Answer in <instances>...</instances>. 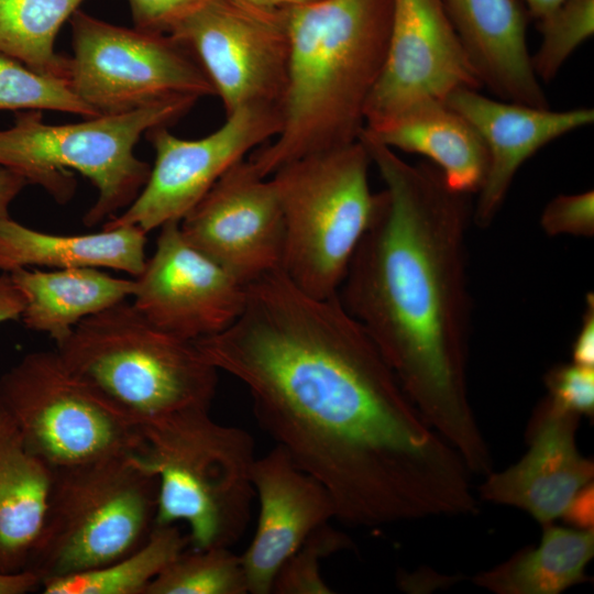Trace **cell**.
<instances>
[{"instance_id":"6da1fadb","label":"cell","mask_w":594,"mask_h":594,"mask_svg":"<svg viewBox=\"0 0 594 594\" xmlns=\"http://www.w3.org/2000/svg\"><path fill=\"white\" fill-rule=\"evenodd\" d=\"M195 344L246 387L261 427L326 487L336 519L373 528L479 513L464 460L338 295L312 297L273 270L246 284L229 328Z\"/></svg>"},{"instance_id":"7a4b0ae2","label":"cell","mask_w":594,"mask_h":594,"mask_svg":"<svg viewBox=\"0 0 594 594\" xmlns=\"http://www.w3.org/2000/svg\"><path fill=\"white\" fill-rule=\"evenodd\" d=\"M384 183L338 296L425 420L471 473L493 471L469 396L470 195L430 162L410 164L362 131Z\"/></svg>"},{"instance_id":"3957f363","label":"cell","mask_w":594,"mask_h":594,"mask_svg":"<svg viewBox=\"0 0 594 594\" xmlns=\"http://www.w3.org/2000/svg\"><path fill=\"white\" fill-rule=\"evenodd\" d=\"M286 12L290 52L283 125L248 158L263 177L359 140L387 53L393 0H315Z\"/></svg>"},{"instance_id":"277c9868","label":"cell","mask_w":594,"mask_h":594,"mask_svg":"<svg viewBox=\"0 0 594 594\" xmlns=\"http://www.w3.org/2000/svg\"><path fill=\"white\" fill-rule=\"evenodd\" d=\"M66 366L138 425L210 409L218 370L194 341L169 334L124 300L80 321L56 346Z\"/></svg>"},{"instance_id":"5b68a950","label":"cell","mask_w":594,"mask_h":594,"mask_svg":"<svg viewBox=\"0 0 594 594\" xmlns=\"http://www.w3.org/2000/svg\"><path fill=\"white\" fill-rule=\"evenodd\" d=\"M198 98L176 96L147 107L78 123L47 124L41 111L16 112L14 124L0 130V165L22 174L59 204L76 190L73 172L97 188L95 204L82 218L94 227L123 211L144 187L151 166L134 146L156 127H168L194 107Z\"/></svg>"},{"instance_id":"8992f818","label":"cell","mask_w":594,"mask_h":594,"mask_svg":"<svg viewBox=\"0 0 594 594\" xmlns=\"http://www.w3.org/2000/svg\"><path fill=\"white\" fill-rule=\"evenodd\" d=\"M140 427L139 457L158 482L156 524L184 522L191 548H230L250 521L253 438L217 422L210 409L180 411Z\"/></svg>"},{"instance_id":"52a82bcc","label":"cell","mask_w":594,"mask_h":594,"mask_svg":"<svg viewBox=\"0 0 594 594\" xmlns=\"http://www.w3.org/2000/svg\"><path fill=\"white\" fill-rule=\"evenodd\" d=\"M51 471L42 527L25 568L41 584L111 563L155 528L158 482L139 455Z\"/></svg>"},{"instance_id":"ba28073f","label":"cell","mask_w":594,"mask_h":594,"mask_svg":"<svg viewBox=\"0 0 594 594\" xmlns=\"http://www.w3.org/2000/svg\"><path fill=\"white\" fill-rule=\"evenodd\" d=\"M371 164L359 139L294 160L270 176L284 219L280 268L312 297L338 295L369 228L376 202Z\"/></svg>"},{"instance_id":"9c48e42d","label":"cell","mask_w":594,"mask_h":594,"mask_svg":"<svg viewBox=\"0 0 594 594\" xmlns=\"http://www.w3.org/2000/svg\"><path fill=\"white\" fill-rule=\"evenodd\" d=\"M0 408L50 469L142 450L140 425L77 377L56 350L30 352L0 376Z\"/></svg>"},{"instance_id":"30bf717a","label":"cell","mask_w":594,"mask_h":594,"mask_svg":"<svg viewBox=\"0 0 594 594\" xmlns=\"http://www.w3.org/2000/svg\"><path fill=\"white\" fill-rule=\"evenodd\" d=\"M67 84L99 116L120 114L176 97L213 96L190 50L170 34L114 25L76 10Z\"/></svg>"},{"instance_id":"8fae6325","label":"cell","mask_w":594,"mask_h":594,"mask_svg":"<svg viewBox=\"0 0 594 594\" xmlns=\"http://www.w3.org/2000/svg\"><path fill=\"white\" fill-rule=\"evenodd\" d=\"M208 76L226 116L246 106H280L289 65L285 8L211 0L170 33Z\"/></svg>"},{"instance_id":"7c38bea8","label":"cell","mask_w":594,"mask_h":594,"mask_svg":"<svg viewBox=\"0 0 594 594\" xmlns=\"http://www.w3.org/2000/svg\"><path fill=\"white\" fill-rule=\"evenodd\" d=\"M283 125L280 106H246L226 116L215 132L196 140L180 139L167 127L145 135L155 151L154 166L136 198L103 223L105 230L132 226L148 233L180 220L235 163Z\"/></svg>"},{"instance_id":"4fadbf2b","label":"cell","mask_w":594,"mask_h":594,"mask_svg":"<svg viewBox=\"0 0 594 594\" xmlns=\"http://www.w3.org/2000/svg\"><path fill=\"white\" fill-rule=\"evenodd\" d=\"M482 84L442 0H393L384 66L365 108L364 129L377 132L430 101Z\"/></svg>"},{"instance_id":"5bb4252c","label":"cell","mask_w":594,"mask_h":594,"mask_svg":"<svg viewBox=\"0 0 594 594\" xmlns=\"http://www.w3.org/2000/svg\"><path fill=\"white\" fill-rule=\"evenodd\" d=\"M135 284L132 304L140 314L188 341L222 332L245 304L246 285L193 246L179 222L160 228L155 251Z\"/></svg>"},{"instance_id":"9a60e30c","label":"cell","mask_w":594,"mask_h":594,"mask_svg":"<svg viewBox=\"0 0 594 594\" xmlns=\"http://www.w3.org/2000/svg\"><path fill=\"white\" fill-rule=\"evenodd\" d=\"M184 238L244 285L280 268L284 219L271 177L231 166L180 220Z\"/></svg>"},{"instance_id":"2e32d148","label":"cell","mask_w":594,"mask_h":594,"mask_svg":"<svg viewBox=\"0 0 594 594\" xmlns=\"http://www.w3.org/2000/svg\"><path fill=\"white\" fill-rule=\"evenodd\" d=\"M580 419L546 396L529 420L527 452L504 471L484 476L480 497L519 508L541 526L562 517L573 497L594 479L593 460L576 446Z\"/></svg>"},{"instance_id":"e0dca14e","label":"cell","mask_w":594,"mask_h":594,"mask_svg":"<svg viewBox=\"0 0 594 594\" xmlns=\"http://www.w3.org/2000/svg\"><path fill=\"white\" fill-rule=\"evenodd\" d=\"M251 480L258 516L241 560L249 593L270 594L282 564L317 528L336 518V508L326 487L279 446L256 457Z\"/></svg>"},{"instance_id":"ac0fdd59","label":"cell","mask_w":594,"mask_h":594,"mask_svg":"<svg viewBox=\"0 0 594 594\" xmlns=\"http://www.w3.org/2000/svg\"><path fill=\"white\" fill-rule=\"evenodd\" d=\"M477 131L488 155L485 178L472 209V221L491 226L521 165L550 142L594 122L592 108L554 111L493 99L476 89L460 88L446 100Z\"/></svg>"},{"instance_id":"d6986e66","label":"cell","mask_w":594,"mask_h":594,"mask_svg":"<svg viewBox=\"0 0 594 594\" xmlns=\"http://www.w3.org/2000/svg\"><path fill=\"white\" fill-rule=\"evenodd\" d=\"M482 84L501 100L550 108L527 45L529 13L518 0H442Z\"/></svg>"},{"instance_id":"ffe728a7","label":"cell","mask_w":594,"mask_h":594,"mask_svg":"<svg viewBox=\"0 0 594 594\" xmlns=\"http://www.w3.org/2000/svg\"><path fill=\"white\" fill-rule=\"evenodd\" d=\"M24 299L25 328L46 333L56 346L84 319L132 297L135 278H120L95 267L48 272L18 268L9 273Z\"/></svg>"},{"instance_id":"44dd1931","label":"cell","mask_w":594,"mask_h":594,"mask_svg":"<svg viewBox=\"0 0 594 594\" xmlns=\"http://www.w3.org/2000/svg\"><path fill=\"white\" fill-rule=\"evenodd\" d=\"M146 234L132 226L90 234H53L8 216L0 220V273L30 266L95 267L121 271L135 278L146 262Z\"/></svg>"},{"instance_id":"7402d4cb","label":"cell","mask_w":594,"mask_h":594,"mask_svg":"<svg viewBox=\"0 0 594 594\" xmlns=\"http://www.w3.org/2000/svg\"><path fill=\"white\" fill-rule=\"evenodd\" d=\"M363 130L395 151L426 156L458 193L471 196L483 184L486 146L474 127L444 101L422 103L381 131Z\"/></svg>"},{"instance_id":"603a6c76","label":"cell","mask_w":594,"mask_h":594,"mask_svg":"<svg viewBox=\"0 0 594 594\" xmlns=\"http://www.w3.org/2000/svg\"><path fill=\"white\" fill-rule=\"evenodd\" d=\"M51 473L0 408V572L25 570L42 527Z\"/></svg>"},{"instance_id":"cb8c5ba5","label":"cell","mask_w":594,"mask_h":594,"mask_svg":"<svg viewBox=\"0 0 594 594\" xmlns=\"http://www.w3.org/2000/svg\"><path fill=\"white\" fill-rule=\"evenodd\" d=\"M594 529L542 526L541 541L481 572L473 582L496 594H559L587 580Z\"/></svg>"},{"instance_id":"d4e9b609","label":"cell","mask_w":594,"mask_h":594,"mask_svg":"<svg viewBox=\"0 0 594 594\" xmlns=\"http://www.w3.org/2000/svg\"><path fill=\"white\" fill-rule=\"evenodd\" d=\"M189 543L177 524H156L138 549L106 565L42 582L43 594H145Z\"/></svg>"},{"instance_id":"484cf974","label":"cell","mask_w":594,"mask_h":594,"mask_svg":"<svg viewBox=\"0 0 594 594\" xmlns=\"http://www.w3.org/2000/svg\"><path fill=\"white\" fill-rule=\"evenodd\" d=\"M82 1L0 0V55L66 80L68 57L55 52V40Z\"/></svg>"},{"instance_id":"4316f807","label":"cell","mask_w":594,"mask_h":594,"mask_svg":"<svg viewBox=\"0 0 594 594\" xmlns=\"http://www.w3.org/2000/svg\"><path fill=\"white\" fill-rule=\"evenodd\" d=\"M241 556L228 547L182 551L148 585L145 594H246Z\"/></svg>"},{"instance_id":"83f0119b","label":"cell","mask_w":594,"mask_h":594,"mask_svg":"<svg viewBox=\"0 0 594 594\" xmlns=\"http://www.w3.org/2000/svg\"><path fill=\"white\" fill-rule=\"evenodd\" d=\"M0 110H51L99 116L70 89L66 80L36 73L0 55Z\"/></svg>"},{"instance_id":"f1b7e54d","label":"cell","mask_w":594,"mask_h":594,"mask_svg":"<svg viewBox=\"0 0 594 594\" xmlns=\"http://www.w3.org/2000/svg\"><path fill=\"white\" fill-rule=\"evenodd\" d=\"M541 43L531 56L539 80L549 82L570 55L594 34V0H564L538 20Z\"/></svg>"},{"instance_id":"f546056e","label":"cell","mask_w":594,"mask_h":594,"mask_svg":"<svg viewBox=\"0 0 594 594\" xmlns=\"http://www.w3.org/2000/svg\"><path fill=\"white\" fill-rule=\"evenodd\" d=\"M352 547L345 534L328 524L317 528L279 568L273 583L275 594H331L321 572L323 559Z\"/></svg>"},{"instance_id":"4dcf8cb0","label":"cell","mask_w":594,"mask_h":594,"mask_svg":"<svg viewBox=\"0 0 594 594\" xmlns=\"http://www.w3.org/2000/svg\"><path fill=\"white\" fill-rule=\"evenodd\" d=\"M547 396L559 407L578 415H594V366L560 364L544 376Z\"/></svg>"},{"instance_id":"1f68e13d","label":"cell","mask_w":594,"mask_h":594,"mask_svg":"<svg viewBox=\"0 0 594 594\" xmlns=\"http://www.w3.org/2000/svg\"><path fill=\"white\" fill-rule=\"evenodd\" d=\"M540 226L549 237H593L594 191L556 196L543 208Z\"/></svg>"},{"instance_id":"d6a6232c","label":"cell","mask_w":594,"mask_h":594,"mask_svg":"<svg viewBox=\"0 0 594 594\" xmlns=\"http://www.w3.org/2000/svg\"><path fill=\"white\" fill-rule=\"evenodd\" d=\"M134 28L169 34L211 0H128Z\"/></svg>"},{"instance_id":"836d02e7","label":"cell","mask_w":594,"mask_h":594,"mask_svg":"<svg viewBox=\"0 0 594 594\" xmlns=\"http://www.w3.org/2000/svg\"><path fill=\"white\" fill-rule=\"evenodd\" d=\"M572 362L594 366V297L586 296V307L578 336L572 344Z\"/></svg>"},{"instance_id":"e575fe53","label":"cell","mask_w":594,"mask_h":594,"mask_svg":"<svg viewBox=\"0 0 594 594\" xmlns=\"http://www.w3.org/2000/svg\"><path fill=\"white\" fill-rule=\"evenodd\" d=\"M593 483L582 488L571 501L562 518L578 529H593Z\"/></svg>"},{"instance_id":"d590c367","label":"cell","mask_w":594,"mask_h":594,"mask_svg":"<svg viewBox=\"0 0 594 594\" xmlns=\"http://www.w3.org/2000/svg\"><path fill=\"white\" fill-rule=\"evenodd\" d=\"M24 308V299L14 286L9 273H0V324L19 320Z\"/></svg>"},{"instance_id":"8d00e7d4","label":"cell","mask_w":594,"mask_h":594,"mask_svg":"<svg viewBox=\"0 0 594 594\" xmlns=\"http://www.w3.org/2000/svg\"><path fill=\"white\" fill-rule=\"evenodd\" d=\"M28 184V179L22 174L0 165V220L9 216L10 204Z\"/></svg>"},{"instance_id":"74e56055","label":"cell","mask_w":594,"mask_h":594,"mask_svg":"<svg viewBox=\"0 0 594 594\" xmlns=\"http://www.w3.org/2000/svg\"><path fill=\"white\" fill-rule=\"evenodd\" d=\"M41 581L31 571L0 572V594H25L40 590Z\"/></svg>"},{"instance_id":"f35d334b","label":"cell","mask_w":594,"mask_h":594,"mask_svg":"<svg viewBox=\"0 0 594 594\" xmlns=\"http://www.w3.org/2000/svg\"><path fill=\"white\" fill-rule=\"evenodd\" d=\"M530 16L539 20L556 10L564 0H524Z\"/></svg>"},{"instance_id":"ab89813d","label":"cell","mask_w":594,"mask_h":594,"mask_svg":"<svg viewBox=\"0 0 594 594\" xmlns=\"http://www.w3.org/2000/svg\"><path fill=\"white\" fill-rule=\"evenodd\" d=\"M260 6L272 7V8H285L297 6L301 3H307L315 0H246Z\"/></svg>"}]
</instances>
